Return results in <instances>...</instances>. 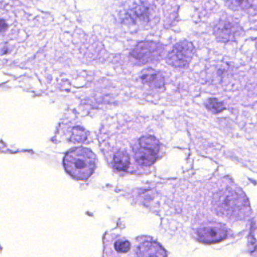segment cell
<instances>
[{
    "instance_id": "obj_5",
    "label": "cell",
    "mask_w": 257,
    "mask_h": 257,
    "mask_svg": "<svg viewBox=\"0 0 257 257\" xmlns=\"http://www.w3.org/2000/svg\"><path fill=\"white\" fill-rule=\"evenodd\" d=\"M165 46L156 42H142L138 43L131 53V56L142 64L159 61L165 53Z\"/></svg>"
},
{
    "instance_id": "obj_7",
    "label": "cell",
    "mask_w": 257,
    "mask_h": 257,
    "mask_svg": "<svg viewBox=\"0 0 257 257\" xmlns=\"http://www.w3.org/2000/svg\"><path fill=\"white\" fill-rule=\"evenodd\" d=\"M213 34L218 41L229 43L236 41L243 34V29L236 22L220 20L215 25Z\"/></svg>"
},
{
    "instance_id": "obj_12",
    "label": "cell",
    "mask_w": 257,
    "mask_h": 257,
    "mask_svg": "<svg viewBox=\"0 0 257 257\" xmlns=\"http://www.w3.org/2000/svg\"><path fill=\"white\" fill-rule=\"evenodd\" d=\"M114 247L116 252H119V253H126L130 250L131 243L128 240H125V239H118L115 242Z\"/></svg>"
},
{
    "instance_id": "obj_14",
    "label": "cell",
    "mask_w": 257,
    "mask_h": 257,
    "mask_svg": "<svg viewBox=\"0 0 257 257\" xmlns=\"http://www.w3.org/2000/svg\"><path fill=\"white\" fill-rule=\"evenodd\" d=\"M84 140H85V131L79 127L73 129V141L75 142H82Z\"/></svg>"
},
{
    "instance_id": "obj_13",
    "label": "cell",
    "mask_w": 257,
    "mask_h": 257,
    "mask_svg": "<svg viewBox=\"0 0 257 257\" xmlns=\"http://www.w3.org/2000/svg\"><path fill=\"white\" fill-rule=\"evenodd\" d=\"M226 5L228 7L234 10H244L250 8V2L248 1H242V2H237V1H231V2H227Z\"/></svg>"
},
{
    "instance_id": "obj_4",
    "label": "cell",
    "mask_w": 257,
    "mask_h": 257,
    "mask_svg": "<svg viewBox=\"0 0 257 257\" xmlns=\"http://www.w3.org/2000/svg\"><path fill=\"white\" fill-rule=\"evenodd\" d=\"M154 13V6L150 3H134L124 10L121 19L125 25H145L151 22Z\"/></svg>"
},
{
    "instance_id": "obj_11",
    "label": "cell",
    "mask_w": 257,
    "mask_h": 257,
    "mask_svg": "<svg viewBox=\"0 0 257 257\" xmlns=\"http://www.w3.org/2000/svg\"><path fill=\"white\" fill-rule=\"evenodd\" d=\"M205 106L207 109L214 114L220 113L225 109L224 103L216 98H209L206 101Z\"/></svg>"
},
{
    "instance_id": "obj_10",
    "label": "cell",
    "mask_w": 257,
    "mask_h": 257,
    "mask_svg": "<svg viewBox=\"0 0 257 257\" xmlns=\"http://www.w3.org/2000/svg\"><path fill=\"white\" fill-rule=\"evenodd\" d=\"M141 79L143 83L152 88H161L165 85V78L161 72L153 68H147L142 72Z\"/></svg>"
},
{
    "instance_id": "obj_2",
    "label": "cell",
    "mask_w": 257,
    "mask_h": 257,
    "mask_svg": "<svg viewBox=\"0 0 257 257\" xmlns=\"http://www.w3.org/2000/svg\"><path fill=\"white\" fill-rule=\"evenodd\" d=\"M213 207L219 216L231 219H243L250 213L249 201L239 190L227 188L216 192Z\"/></svg>"
},
{
    "instance_id": "obj_1",
    "label": "cell",
    "mask_w": 257,
    "mask_h": 257,
    "mask_svg": "<svg viewBox=\"0 0 257 257\" xmlns=\"http://www.w3.org/2000/svg\"><path fill=\"white\" fill-rule=\"evenodd\" d=\"M105 153L111 166L118 171H127L132 164L140 168L152 166L159 158L161 143L153 134L143 132L142 120L124 121L115 132L103 137Z\"/></svg>"
},
{
    "instance_id": "obj_3",
    "label": "cell",
    "mask_w": 257,
    "mask_h": 257,
    "mask_svg": "<svg viewBox=\"0 0 257 257\" xmlns=\"http://www.w3.org/2000/svg\"><path fill=\"white\" fill-rule=\"evenodd\" d=\"M97 158L91 150L85 147L72 149L64 158V166L73 178L86 180L96 168Z\"/></svg>"
},
{
    "instance_id": "obj_6",
    "label": "cell",
    "mask_w": 257,
    "mask_h": 257,
    "mask_svg": "<svg viewBox=\"0 0 257 257\" xmlns=\"http://www.w3.org/2000/svg\"><path fill=\"white\" fill-rule=\"evenodd\" d=\"M195 53V48L191 42L181 41L177 43L167 56L168 64L177 68L188 67Z\"/></svg>"
},
{
    "instance_id": "obj_8",
    "label": "cell",
    "mask_w": 257,
    "mask_h": 257,
    "mask_svg": "<svg viewBox=\"0 0 257 257\" xmlns=\"http://www.w3.org/2000/svg\"><path fill=\"white\" fill-rule=\"evenodd\" d=\"M226 236V228L220 224L208 223L197 230L198 240L207 244L219 243L223 240Z\"/></svg>"
},
{
    "instance_id": "obj_9",
    "label": "cell",
    "mask_w": 257,
    "mask_h": 257,
    "mask_svg": "<svg viewBox=\"0 0 257 257\" xmlns=\"http://www.w3.org/2000/svg\"><path fill=\"white\" fill-rule=\"evenodd\" d=\"M137 255L138 257H167V252L158 242L147 240L138 246Z\"/></svg>"
}]
</instances>
